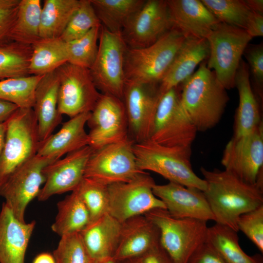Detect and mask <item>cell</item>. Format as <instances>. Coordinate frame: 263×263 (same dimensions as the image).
<instances>
[{
	"instance_id": "6da1fadb",
	"label": "cell",
	"mask_w": 263,
	"mask_h": 263,
	"mask_svg": "<svg viewBox=\"0 0 263 263\" xmlns=\"http://www.w3.org/2000/svg\"><path fill=\"white\" fill-rule=\"evenodd\" d=\"M200 170L214 221L238 232L239 217L263 205V188L244 183L225 170L202 167Z\"/></svg>"
},
{
	"instance_id": "7a4b0ae2",
	"label": "cell",
	"mask_w": 263,
	"mask_h": 263,
	"mask_svg": "<svg viewBox=\"0 0 263 263\" xmlns=\"http://www.w3.org/2000/svg\"><path fill=\"white\" fill-rule=\"evenodd\" d=\"M182 84L181 105L198 132L214 127L220 121L229 98L213 71L207 67V60Z\"/></svg>"
},
{
	"instance_id": "3957f363",
	"label": "cell",
	"mask_w": 263,
	"mask_h": 263,
	"mask_svg": "<svg viewBox=\"0 0 263 263\" xmlns=\"http://www.w3.org/2000/svg\"><path fill=\"white\" fill-rule=\"evenodd\" d=\"M133 150L140 170L154 172L185 187L206 189L205 181L192 169L191 147L168 146L148 139L134 142Z\"/></svg>"
},
{
	"instance_id": "277c9868",
	"label": "cell",
	"mask_w": 263,
	"mask_h": 263,
	"mask_svg": "<svg viewBox=\"0 0 263 263\" xmlns=\"http://www.w3.org/2000/svg\"><path fill=\"white\" fill-rule=\"evenodd\" d=\"M186 38L172 28L153 44L129 48L126 52V80L158 84L162 80Z\"/></svg>"
},
{
	"instance_id": "5b68a950",
	"label": "cell",
	"mask_w": 263,
	"mask_h": 263,
	"mask_svg": "<svg viewBox=\"0 0 263 263\" xmlns=\"http://www.w3.org/2000/svg\"><path fill=\"white\" fill-rule=\"evenodd\" d=\"M144 215L158 228L160 244L174 263H187L195 250L206 241V221L176 218L161 208L151 210Z\"/></svg>"
},
{
	"instance_id": "8992f818",
	"label": "cell",
	"mask_w": 263,
	"mask_h": 263,
	"mask_svg": "<svg viewBox=\"0 0 263 263\" xmlns=\"http://www.w3.org/2000/svg\"><path fill=\"white\" fill-rule=\"evenodd\" d=\"M246 31L220 22L207 37V67L226 90L235 87V76L244 51L252 39Z\"/></svg>"
},
{
	"instance_id": "52a82bcc",
	"label": "cell",
	"mask_w": 263,
	"mask_h": 263,
	"mask_svg": "<svg viewBox=\"0 0 263 263\" xmlns=\"http://www.w3.org/2000/svg\"><path fill=\"white\" fill-rule=\"evenodd\" d=\"M39 142L33 109L18 108L7 120L5 142L0 158V187L18 167L37 154Z\"/></svg>"
},
{
	"instance_id": "ba28073f",
	"label": "cell",
	"mask_w": 263,
	"mask_h": 263,
	"mask_svg": "<svg viewBox=\"0 0 263 263\" xmlns=\"http://www.w3.org/2000/svg\"><path fill=\"white\" fill-rule=\"evenodd\" d=\"M127 48L121 33L111 32L101 25L97 53L89 69L97 89L102 94L121 100L126 82L124 62Z\"/></svg>"
},
{
	"instance_id": "9c48e42d",
	"label": "cell",
	"mask_w": 263,
	"mask_h": 263,
	"mask_svg": "<svg viewBox=\"0 0 263 263\" xmlns=\"http://www.w3.org/2000/svg\"><path fill=\"white\" fill-rule=\"evenodd\" d=\"M131 138L109 144L93 152L87 163L84 177L109 185L128 182L140 173Z\"/></svg>"
},
{
	"instance_id": "30bf717a",
	"label": "cell",
	"mask_w": 263,
	"mask_h": 263,
	"mask_svg": "<svg viewBox=\"0 0 263 263\" xmlns=\"http://www.w3.org/2000/svg\"><path fill=\"white\" fill-rule=\"evenodd\" d=\"M153 178L143 171L132 180L108 186L109 213L122 223L155 208H165L163 202L153 192Z\"/></svg>"
},
{
	"instance_id": "8fae6325",
	"label": "cell",
	"mask_w": 263,
	"mask_h": 263,
	"mask_svg": "<svg viewBox=\"0 0 263 263\" xmlns=\"http://www.w3.org/2000/svg\"><path fill=\"white\" fill-rule=\"evenodd\" d=\"M177 88L161 96L150 139L168 146L191 147L198 132L180 101Z\"/></svg>"
},
{
	"instance_id": "7c38bea8",
	"label": "cell",
	"mask_w": 263,
	"mask_h": 263,
	"mask_svg": "<svg viewBox=\"0 0 263 263\" xmlns=\"http://www.w3.org/2000/svg\"><path fill=\"white\" fill-rule=\"evenodd\" d=\"M56 160L36 154L14 170L0 187V195L20 221L25 222L26 207L44 183V168Z\"/></svg>"
},
{
	"instance_id": "4fadbf2b",
	"label": "cell",
	"mask_w": 263,
	"mask_h": 263,
	"mask_svg": "<svg viewBox=\"0 0 263 263\" xmlns=\"http://www.w3.org/2000/svg\"><path fill=\"white\" fill-rule=\"evenodd\" d=\"M59 77L57 109L70 118L91 112L101 94L89 69L66 62L56 69Z\"/></svg>"
},
{
	"instance_id": "5bb4252c",
	"label": "cell",
	"mask_w": 263,
	"mask_h": 263,
	"mask_svg": "<svg viewBox=\"0 0 263 263\" xmlns=\"http://www.w3.org/2000/svg\"><path fill=\"white\" fill-rule=\"evenodd\" d=\"M87 124L93 150L131 138L123 101L110 94L101 93Z\"/></svg>"
},
{
	"instance_id": "9a60e30c",
	"label": "cell",
	"mask_w": 263,
	"mask_h": 263,
	"mask_svg": "<svg viewBox=\"0 0 263 263\" xmlns=\"http://www.w3.org/2000/svg\"><path fill=\"white\" fill-rule=\"evenodd\" d=\"M162 95L159 84L126 80L122 100L129 135L135 143L150 139L156 109Z\"/></svg>"
},
{
	"instance_id": "2e32d148",
	"label": "cell",
	"mask_w": 263,
	"mask_h": 263,
	"mask_svg": "<svg viewBox=\"0 0 263 263\" xmlns=\"http://www.w3.org/2000/svg\"><path fill=\"white\" fill-rule=\"evenodd\" d=\"M225 170L242 182L256 185L263 168V123L244 136L232 138L224 150Z\"/></svg>"
},
{
	"instance_id": "e0dca14e",
	"label": "cell",
	"mask_w": 263,
	"mask_h": 263,
	"mask_svg": "<svg viewBox=\"0 0 263 263\" xmlns=\"http://www.w3.org/2000/svg\"><path fill=\"white\" fill-rule=\"evenodd\" d=\"M172 28L166 0H145L121 32L129 48L148 46Z\"/></svg>"
},
{
	"instance_id": "ac0fdd59",
	"label": "cell",
	"mask_w": 263,
	"mask_h": 263,
	"mask_svg": "<svg viewBox=\"0 0 263 263\" xmlns=\"http://www.w3.org/2000/svg\"><path fill=\"white\" fill-rule=\"evenodd\" d=\"M93 150L87 146L47 165L43 170L45 182L37 198L45 201L52 196L73 191L84 178Z\"/></svg>"
},
{
	"instance_id": "d6986e66",
	"label": "cell",
	"mask_w": 263,
	"mask_h": 263,
	"mask_svg": "<svg viewBox=\"0 0 263 263\" xmlns=\"http://www.w3.org/2000/svg\"><path fill=\"white\" fill-rule=\"evenodd\" d=\"M153 192L173 217L214 221L204 193L199 189L169 182L164 185L155 184Z\"/></svg>"
},
{
	"instance_id": "ffe728a7",
	"label": "cell",
	"mask_w": 263,
	"mask_h": 263,
	"mask_svg": "<svg viewBox=\"0 0 263 263\" xmlns=\"http://www.w3.org/2000/svg\"><path fill=\"white\" fill-rule=\"evenodd\" d=\"M172 28L187 38H206L220 23L199 0H167Z\"/></svg>"
},
{
	"instance_id": "44dd1931",
	"label": "cell",
	"mask_w": 263,
	"mask_h": 263,
	"mask_svg": "<svg viewBox=\"0 0 263 263\" xmlns=\"http://www.w3.org/2000/svg\"><path fill=\"white\" fill-rule=\"evenodd\" d=\"M160 243L157 227L144 215L121 223L120 238L113 258L117 261L141 257Z\"/></svg>"
},
{
	"instance_id": "7402d4cb",
	"label": "cell",
	"mask_w": 263,
	"mask_h": 263,
	"mask_svg": "<svg viewBox=\"0 0 263 263\" xmlns=\"http://www.w3.org/2000/svg\"><path fill=\"white\" fill-rule=\"evenodd\" d=\"M36 224L35 221H20L3 203L0 210V263H24Z\"/></svg>"
},
{
	"instance_id": "603a6c76",
	"label": "cell",
	"mask_w": 263,
	"mask_h": 263,
	"mask_svg": "<svg viewBox=\"0 0 263 263\" xmlns=\"http://www.w3.org/2000/svg\"><path fill=\"white\" fill-rule=\"evenodd\" d=\"M208 55L209 45L206 38H187L159 84L161 94L184 82Z\"/></svg>"
},
{
	"instance_id": "cb8c5ba5",
	"label": "cell",
	"mask_w": 263,
	"mask_h": 263,
	"mask_svg": "<svg viewBox=\"0 0 263 263\" xmlns=\"http://www.w3.org/2000/svg\"><path fill=\"white\" fill-rule=\"evenodd\" d=\"M59 86L56 70L43 75L36 87L33 109L38 121L40 141L52 135L62 121V115L57 109Z\"/></svg>"
},
{
	"instance_id": "d4e9b609",
	"label": "cell",
	"mask_w": 263,
	"mask_h": 263,
	"mask_svg": "<svg viewBox=\"0 0 263 263\" xmlns=\"http://www.w3.org/2000/svg\"><path fill=\"white\" fill-rule=\"evenodd\" d=\"M121 228V223L107 213L90 222L79 232L82 243L93 261L113 257Z\"/></svg>"
},
{
	"instance_id": "484cf974",
	"label": "cell",
	"mask_w": 263,
	"mask_h": 263,
	"mask_svg": "<svg viewBox=\"0 0 263 263\" xmlns=\"http://www.w3.org/2000/svg\"><path fill=\"white\" fill-rule=\"evenodd\" d=\"M238 91L239 105L236 113L232 138L247 135L262 122L260 104L252 89L248 64L241 59L235 76Z\"/></svg>"
},
{
	"instance_id": "4316f807",
	"label": "cell",
	"mask_w": 263,
	"mask_h": 263,
	"mask_svg": "<svg viewBox=\"0 0 263 263\" xmlns=\"http://www.w3.org/2000/svg\"><path fill=\"white\" fill-rule=\"evenodd\" d=\"M90 114L91 112L81 113L63 123L57 132L40 141L37 154L58 159L88 146L89 138L85 125Z\"/></svg>"
},
{
	"instance_id": "83f0119b",
	"label": "cell",
	"mask_w": 263,
	"mask_h": 263,
	"mask_svg": "<svg viewBox=\"0 0 263 263\" xmlns=\"http://www.w3.org/2000/svg\"><path fill=\"white\" fill-rule=\"evenodd\" d=\"M32 46L30 75H45L68 62L67 43L60 38H40Z\"/></svg>"
},
{
	"instance_id": "f1b7e54d",
	"label": "cell",
	"mask_w": 263,
	"mask_h": 263,
	"mask_svg": "<svg viewBox=\"0 0 263 263\" xmlns=\"http://www.w3.org/2000/svg\"><path fill=\"white\" fill-rule=\"evenodd\" d=\"M57 207L51 229L60 237L80 232L90 222L88 211L75 190L58 202Z\"/></svg>"
},
{
	"instance_id": "f546056e",
	"label": "cell",
	"mask_w": 263,
	"mask_h": 263,
	"mask_svg": "<svg viewBox=\"0 0 263 263\" xmlns=\"http://www.w3.org/2000/svg\"><path fill=\"white\" fill-rule=\"evenodd\" d=\"M79 4L80 0H44L40 15V38H60Z\"/></svg>"
},
{
	"instance_id": "4dcf8cb0",
	"label": "cell",
	"mask_w": 263,
	"mask_h": 263,
	"mask_svg": "<svg viewBox=\"0 0 263 263\" xmlns=\"http://www.w3.org/2000/svg\"><path fill=\"white\" fill-rule=\"evenodd\" d=\"M102 25L121 33L131 18L142 6L144 0H90Z\"/></svg>"
},
{
	"instance_id": "1f68e13d",
	"label": "cell",
	"mask_w": 263,
	"mask_h": 263,
	"mask_svg": "<svg viewBox=\"0 0 263 263\" xmlns=\"http://www.w3.org/2000/svg\"><path fill=\"white\" fill-rule=\"evenodd\" d=\"M237 232L216 223L208 227L206 241L215 248L226 263H263L261 257L250 256L243 251Z\"/></svg>"
},
{
	"instance_id": "d6a6232c",
	"label": "cell",
	"mask_w": 263,
	"mask_h": 263,
	"mask_svg": "<svg viewBox=\"0 0 263 263\" xmlns=\"http://www.w3.org/2000/svg\"><path fill=\"white\" fill-rule=\"evenodd\" d=\"M42 7L40 0H20L17 18L10 35L11 41L33 45L39 36Z\"/></svg>"
},
{
	"instance_id": "836d02e7",
	"label": "cell",
	"mask_w": 263,
	"mask_h": 263,
	"mask_svg": "<svg viewBox=\"0 0 263 263\" xmlns=\"http://www.w3.org/2000/svg\"><path fill=\"white\" fill-rule=\"evenodd\" d=\"M32 45L10 41L0 45V80L29 75Z\"/></svg>"
},
{
	"instance_id": "e575fe53",
	"label": "cell",
	"mask_w": 263,
	"mask_h": 263,
	"mask_svg": "<svg viewBox=\"0 0 263 263\" xmlns=\"http://www.w3.org/2000/svg\"><path fill=\"white\" fill-rule=\"evenodd\" d=\"M42 76L29 75L0 80V99L19 108L33 109L36 89Z\"/></svg>"
},
{
	"instance_id": "d590c367",
	"label": "cell",
	"mask_w": 263,
	"mask_h": 263,
	"mask_svg": "<svg viewBox=\"0 0 263 263\" xmlns=\"http://www.w3.org/2000/svg\"><path fill=\"white\" fill-rule=\"evenodd\" d=\"M220 22L245 30L252 13L244 0H201Z\"/></svg>"
},
{
	"instance_id": "8d00e7d4",
	"label": "cell",
	"mask_w": 263,
	"mask_h": 263,
	"mask_svg": "<svg viewBox=\"0 0 263 263\" xmlns=\"http://www.w3.org/2000/svg\"><path fill=\"white\" fill-rule=\"evenodd\" d=\"M75 190L88 211L90 222L109 213L108 186L84 177Z\"/></svg>"
},
{
	"instance_id": "74e56055",
	"label": "cell",
	"mask_w": 263,
	"mask_h": 263,
	"mask_svg": "<svg viewBox=\"0 0 263 263\" xmlns=\"http://www.w3.org/2000/svg\"><path fill=\"white\" fill-rule=\"evenodd\" d=\"M101 25L92 28L83 37L66 42L68 62L90 69L95 59Z\"/></svg>"
},
{
	"instance_id": "f35d334b",
	"label": "cell",
	"mask_w": 263,
	"mask_h": 263,
	"mask_svg": "<svg viewBox=\"0 0 263 263\" xmlns=\"http://www.w3.org/2000/svg\"><path fill=\"white\" fill-rule=\"evenodd\" d=\"M101 24L90 0H80L79 5L60 37L68 42L78 39Z\"/></svg>"
},
{
	"instance_id": "ab89813d",
	"label": "cell",
	"mask_w": 263,
	"mask_h": 263,
	"mask_svg": "<svg viewBox=\"0 0 263 263\" xmlns=\"http://www.w3.org/2000/svg\"><path fill=\"white\" fill-rule=\"evenodd\" d=\"M53 255L56 263L93 262L82 243L79 233H72L61 237Z\"/></svg>"
},
{
	"instance_id": "60d3db41",
	"label": "cell",
	"mask_w": 263,
	"mask_h": 263,
	"mask_svg": "<svg viewBox=\"0 0 263 263\" xmlns=\"http://www.w3.org/2000/svg\"><path fill=\"white\" fill-rule=\"evenodd\" d=\"M238 231H241L263 252V205L241 215L238 220Z\"/></svg>"
},
{
	"instance_id": "b9f144b4",
	"label": "cell",
	"mask_w": 263,
	"mask_h": 263,
	"mask_svg": "<svg viewBox=\"0 0 263 263\" xmlns=\"http://www.w3.org/2000/svg\"><path fill=\"white\" fill-rule=\"evenodd\" d=\"M243 55L247 61L254 93L260 101L263 99V44H248Z\"/></svg>"
},
{
	"instance_id": "7bdbcfd3",
	"label": "cell",
	"mask_w": 263,
	"mask_h": 263,
	"mask_svg": "<svg viewBox=\"0 0 263 263\" xmlns=\"http://www.w3.org/2000/svg\"><path fill=\"white\" fill-rule=\"evenodd\" d=\"M20 0H0V45L11 41L10 35L15 22Z\"/></svg>"
},
{
	"instance_id": "ee69618b",
	"label": "cell",
	"mask_w": 263,
	"mask_h": 263,
	"mask_svg": "<svg viewBox=\"0 0 263 263\" xmlns=\"http://www.w3.org/2000/svg\"><path fill=\"white\" fill-rule=\"evenodd\" d=\"M187 263H226L215 248L206 241L193 253Z\"/></svg>"
},
{
	"instance_id": "f6af8a7d",
	"label": "cell",
	"mask_w": 263,
	"mask_h": 263,
	"mask_svg": "<svg viewBox=\"0 0 263 263\" xmlns=\"http://www.w3.org/2000/svg\"><path fill=\"white\" fill-rule=\"evenodd\" d=\"M141 258L142 263H174L160 243Z\"/></svg>"
},
{
	"instance_id": "bcb514c9",
	"label": "cell",
	"mask_w": 263,
	"mask_h": 263,
	"mask_svg": "<svg viewBox=\"0 0 263 263\" xmlns=\"http://www.w3.org/2000/svg\"><path fill=\"white\" fill-rule=\"evenodd\" d=\"M245 31L252 38L263 36V15L252 12Z\"/></svg>"
},
{
	"instance_id": "7dc6e473",
	"label": "cell",
	"mask_w": 263,
	"mask_h": 263,
	"mask_svg": "<svg viewBox=\"0 0 263 263\" xmlns=\"http://www.w3.org/2000/svg\"><path fill=\"white\" fill-rule=\"evenodd\" d=\"M18 108L13 103L0 99V123L8 119Z\"/></svg>"
},
{
	"instance_id": "c3c4849f",
	"label": "cell",
	"mask_w": 263,
	"mask_h": 263,
	"mask_svg": "<svg viewBox=\"0 0 263 263\" xmlns=\"http://www.w3.org/2000/svg\"><path fill=\"white\" fill-rule=\"evenodd\" d=\"M244 1L252 12L263 15V0H244Z\"/></svg>"
},
{
	"instance_id": "681fc988",
	"label": "cell",
	"mask_w": 263,
	"mask_h": 263,
	"mask_svg": "<svg viewBox=\"0 0 263 263\" xmlns=\"http://www.w3.org/2000/svg\"><path fill=\"white\" fill-rule=\"evenodd\" d=\"M32 263H56L53 254L44 252L38 255Z\"/></svg>"
},
{
	"instance_id": "f907efd6",
	"label": "cell",
	"mask_w": 263,
	"mask_h": 263,
	"mask_svg": "<svg viewBox=\"0 0 263 263\" xmlns=\"http://www.w3.org/2000/svg\"><path fill=\"white\" fill-rule=\"evenodd\" d=\"M6 132L7 120L0 123V158L4 147Z\"/></svg>"
},
{
	"instance_id": "816d5d0a",
	"label": "cell",
	"mask_w": 263,
	"mask_h": 263,
	"mask_svg": "<svg viewBox=\"0 0 263 263\" xmlns=\"http://www.w3.org/2000/svg\"><path fill=\"white\" fill-rule=\"evenodd\" d=\"M92 263H117L113 257L107 258L98 261H93Z\"/></svg>"
},
{
	"instance_id": "f5cc1de1",
	"label": "cell",
	"mask_w": 263,
	"mask_h": 263,
	"mask_svg": "<svg viewBox=\"0 0 263 263\" xmlns=\"http://www.w3.org/2000/svg\"><path fill=\"white\" fill-rule=\"evenodd\" d=\"M117 263H142L141 257L117 262Z\"/></svg>"
}]
</instances>
